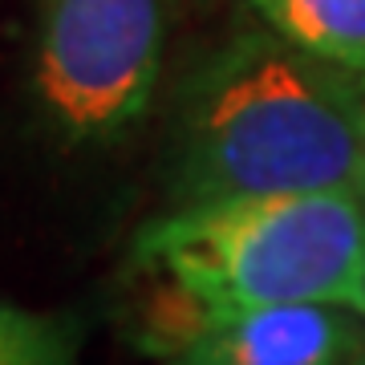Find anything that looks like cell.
<instances>
[{
	"mask_svg": "<svg viewBox=\"0 0 365 365\" xmlns=\"http://www.w3.org/2000/svg\"><path fill=\"white\" fill-rule=\"evenodd\" d=\"M175 203L227 195H365V86L272 29L240 33L182 81Z\"/></svg>",
	"mask_w": 365,
	"mask_h": 365,
	"instance_id": "1",
	"label": "cell"
},
{
	"mask_svg": "<svg viewBox=\"0 0 365 365\" xmlns=\"http://www.w3.org/2000/svg\"><path fill=\"white\" fill-rule=\"evenodd\" d=\"M130 272L155 276L170 309H357L365 284V195L304 191L175 203L138 227Z\"/></svg>",
	"mask_w": 365,
	"mask_h": 365,
	"instance_id": "2",
	"label": "cell"
},
{
	"mask_svg": "<svg viewBox=\"0 0 365 365\" xmlns=\"http://www.w3.org/2000/svg\"><path fill=\"white\" fill-rule=\"evenodd\" d=\"M167 41L163 0H41L33 102L69 150L114 146L155 102Z\"/></svg>",
	"mask_w": 365,
	"mask_h": 365,
	"instance_id": "3",
	"label": "cell"
},
{
	"mask_svg": "<svg viewBox=\"0 0 365 365\" xmlns=\"http://www.w3.org/2000/svg\"><path fill=\"white\" fill-rule=\"evenodd\" d=\"M357 309L264 304V309H170L155 317L158 365H349Z\"/></svg>",
	"mask_w": 365,
	"mask_h": 365,
	"instance_id": "4",
	"label": "cell"
},
{
	"mask_svg": "<svg viewBox=\"0 0 365 365\" xmlns=\"http://www.w3.org/2000/svg\"><path fill=\"white\" fill-rule=\"evenodd\" d=\"M288 45L365 86V0H248Z\"/></svg>",
	"mask_w": 365,
	"mask_h": 365,
	"instance_id": "5",
	"label": "cell"
},
{
	"mask_svg": "<svg viewBox=\"0 0 365 365\" xmlns=\"http://www.w3.org/2000/svg\"><path fill=\"white\" fill-rule=\"evenodd\" d=\"M81 325L0 297V365H78Z\"/></svg>",
	"mask_w": 365,
	"mask_h": 365,
	"instance_id": "6",
	"label": "cell"
},
{
	"mask_svg": "<svg viewBox=\"0 0 365 365\" xmlns=\"http://www.w3.org/2000/svg\"><path fill=\"white\" fill-rule=\"evenodd\" d=\"M357 313H361V321H365V284H361V304H357Z\"/></svg>",
	"mask_w": 365,
	"mask_h": 365,
	"instance_id": "7",
	"label": "cell"
},
{
	"mask_svg": "<svg viewBox=\"0 0 365 365\" xmlns=\"http://www.w3.org/2000/svg\"><path fill=\"white\" fill-rule=\"evenodd\" d=\"M349 365H365V353H361V357H349Z\"/></svg>",
	"mask_w": 365,
	"mask_h": 365,
	"instance_id": "8",
	"label": "cell"
}]
</instances>
